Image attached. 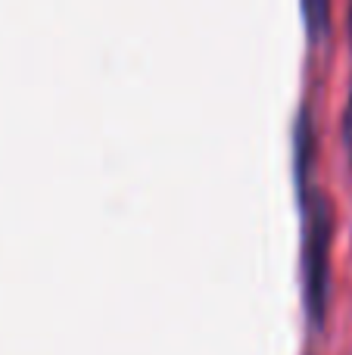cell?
Here are the masks:
<instances>
[{
	"label": "cell",
	"instance_id": "6da1fadb",
	"mask_svg": "<svg viewBox=\"0 0 352 355\" xmlns=\"http://www.w3.org/2000/svg\"><path fill=\"white\" fill-rule=\"evenodd\" d=\"M303 227V275L306 302L312 315L322 312L328 300V243H331V200L328 193H312L306 200Z\"/></svg>",
	"mask_w": 352,
	"mask_h": 355
},
{
	"label": "cell",
	"instance_id": "7a4b0ae2",
	"mask_svg": "<svg viewBox=\"0 0 352 355\" xmlns=\"http://www.w3.org/2000/svg\"><path fill=\"white\" fill-rule=\"evenodd\" d=\"M343 131H346V147H349V159H352V87L346 97V116H343Z\"/></svg>",
	"mask_w": 352,
	"mask_h": 355
}]
</instances>
